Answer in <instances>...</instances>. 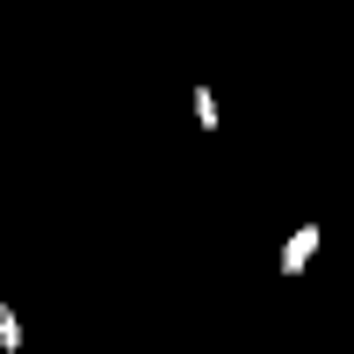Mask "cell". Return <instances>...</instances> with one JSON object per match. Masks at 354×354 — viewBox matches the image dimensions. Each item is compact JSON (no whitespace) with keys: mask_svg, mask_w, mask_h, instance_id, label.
I'll use <instances>...</instances> for the list:
<instances>
[{"mask_svg":"<svg viewBox=\"0 0 354 354\" xmlns=\"http://www.w3.org/2000/svg\"><path fill=\"white\" fill-rule=\"evenodd\" d=\"M311 246H318V224H297V239L282 246V275H289V282H297L304 268H311Z\"/></svg>","mask_w":354,"mask_h":354,"instance_id":"obj_1","label":"cell"},{"mask_svg":"<svg viewBox=\"0 0 354 354\" xmlns=\"http://www.w3.org/2000/svg\"><path fill=\"white\" fill-rule=\"evenodd\" d=\"M0 354H22V318H15V304H0Z\"/></svg>","mask_w":354,"mask_h":354,"instance_id":"obj_2","label":"cell"},{"mask_svg":"<svg viewBox=\"0 0 354 354\" xmlns=\"http://www.w3.org/2000/svg\"><path fill=\"white\" fill-rule=\"evenodd\" d=\"M196 123H203V131H217V94H210V87H196Z\"/></svg>","mask_w":354,"mask_h":354,"instance_id":"obj_3","label":"cell"}]
</instances>
